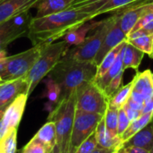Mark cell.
<instances>
[{
  "label": "cell",
  "instance_id": "32",
  "mask_svg": "<svg viewBox=\"0 0 153 153\" xmlns=\"http://www.w3.org/2000/svg\"><path fill=\"white\" fill-rule=\"evenodd\" d=\"M97 148V142L95 137V132L87 138L74 153H91Z\"/></svg>",
  "mask_w": 153,
  "mask_h": 153
},
{
  "label": "cell",
  "instance_id": "33",
  "mask_svg": "<svg viewBox=\"0 0 153 153\" xmlns=\"http://www.w3.org/2000/svg\"><path fill=\"white\" fill-rule=\"evenodd\" d=\"M130 120L128 119L126 112L123 108L118 109V119H117V134L121 136L123 133L127 129L130 125Z\"/></svg>",
  "mask_w": 153,
  "mask_h": 153
},
{
  "label": "cell",
  "instance_id": "13",
  "mask_svg": "<svg viewBox=\"0 0 153 153\" xmlns=\"http://www.w3.org/2000/svg\"><path fill=\"white\" fill-rule=\"evenodd\" d=\"M28 83L25 76L0 83V108L7 107L17 96L27 93Z\"/></svg>",
  "mask_w": 153,
  "mask_h": 153
},
{
  "label": "cell",
  "instance_id": "44",
  "mask_svg": "<svg viewBox=\"0 0 153 153\" xmlns=\"http://www.w3.org/2000/svg\"><path fill=\"white\" fill-rule=\"evenodd\" d=\"M151 58H153V39H152V52H151V54H150V56H149Z\"/></svg>",
  "mask_w": 153,
  "mask_h": 153
},
{
  "label": "cell",
  "instance_id": "19",
  "mask_svg": "<svg viewBox=\"0 0 153 153\" xmlns=\"http://www.w3.org/2000/svg\"><path fill=\"white\" fill-rule=\"evenodd\" d=\"M75 0H39L34 5L37 9L36 17L58 13L68 9Z\"/></svg>",
  "mask_w": 153,
  "mask_h": 153
},
{
  "label": "cell",
  "instance_id": "18",
  "mask_svg": "<svg viewBox=\"0 0 153 153\" xmlns=\"http://www.w3.org/2000/svg\"><path fill=\"white\" fill-rule=\"evenodd\" d=\"M95 137H96L98 148L115 151V150H119L121 147L122 143L120 137L117 135H113L108 131L103 117L97 126V129L95 131Z\"/></svg>",
  "mask_w": 153,
  "mask_h": 153
},
{
  "label": "cell",
  "instance_id": "17",
  "mask_svg": "<svg viewBox=\"0 0 153 153\" xmlns=\"http://www.w3.org/2000/svg\"><path fill=\"white\" fill-rule=\"evenodd\" d=\"M101 23V21L100 22H91L88 21L74 29L69 30L62 39L68 45L69 48L77 46L81 44L88 36V33L91 30H95L100 24Z\"/></svg>",
  "mask_w": 153,
  "mask_h": 153
},
{
  "label": "cell",
  "instance_id": "30",
  "mask_svg": "<svg viewBox=\"0 0 153 153\" xmlns=\"http://www.w3.org/2000/svg\"><path fill=\"white\" fill-rule=\"evenodd\" d=\"M125 70L121 71L116 77H114L111 82L108 84V86L104 89V94L109 99L114 93H116L122 86H123V76H124Z\"/></svg>",
  "mask_w": 153,
  "mask_h": 153
},
{
  "label": "cell",
  "instance_id": "22",
  "mask_svg": "<svg viewBox=\"0 0 153 153\" xmlns=\"http://www.w3.org/2000/svg\"><path fill=\"white\" fill-rule=\"evenodd\" d=\"M153 120V113H143L141 117H139L137 119L132 121L127 127V129L123 133V134L120 136L121 143H125L129 138H131L133 135L137 134L139 131H141L144 126H146L150 122ZM121 143V145H122ZM121 148V147H120Z\"/></svg>",
  "mask_w": 153,
  "mask_h": 153
},
{
  "label": "cell",
  "instance_id": "27",
  "mask_svg": "<svg viewBox=\"0 0 153 153\" xmlns=\"http://www.w3.org/2000/svg\"><path fill=\"white\" fill-rule=\"evenodd\" d=\"M17 130L12 129L0 139V151L4 153L17 152Z\"/></svg>",
  "mask_w": 153,
  "mask_h": 153
},
{
  "label": "cell",
  "instance_id": "10",
  "mask_svg": "<svg viewBox=\"0 0 153 153\" xmlns=\"http://www.w3.org/2000/svg\"><path fill=\"white\" fill-rule=\"evenodd\" d=\"M28 98L29 96L26 92L22 93L7 106L0 121V139L10 130L18 129Z\"/></svg>",
  "mask_w": 153,
  "mask_h": 153
},
{
  "label": "cell",
  "instance_id": "14",
  "mask_svg": "<svg viewBox=\"0 0 153 153\" xmlns=\"http://www.w3.org/2000/svg\"><path fill=\"white\" fill-rule=\"evenodd\" d=\"M151 12H153V2L127 9L121 13H117L119 16V25L121 30L127 36L138 20Z\"/></svg>",
  "mask_w": 153,
  "mask_h": 153
},
{
  "label": "cell",
  "instance_id": "36",
  "mask_svg": "<svg viewBox=\"0 0 153 153\" xmlns=\"http://www.w3.org/2000/svg\"><path fill=\"white\" fill-rule=\"evenodd\" d=\"M121 153H149L148 151L137 147H125L119 149Z\"/></svg>",
  "mask_w": 153,
  "mask_h": 153
},
{
  "label": "cell",
  "instance_id": "5",
  "mask_svg": "<svg viewBox=\"0 0 153 153\" xmlns=\"http://www.w3.org/2000/svg\"><path fill=\"white\" fill-rule=\"evenodd\" d=\"M43 44L34 45L25 51L6 56L0 64V77L3 82L26 76L39 56Z\"/></svg>",
  "mask_w": 153,
  "mask_h": 153
},
{
  "label": "cell",
  "instance_id": "34",
  "mask_svg": "<svg viewBox=\"0 0 153 153\" xmlns=\"http://www.w3.org/2000/svg\"><path fill=\"white\" fill-rule=\"evenodd\" d=\"M153 20V12H151V13H148L146 14H144L143 17H141L138 22L135 23V25L134 26V28L131 30L130 32H133V31H135L137 30H140V29H143L147 23H149L150 22H152ZM129 32V33H130ZM128 33V34H129Z\"/></svg>",
  "mask_w": 153,
  "mask_h": 153
},
{
  "label": "cell",
  "instance_id": "3",
  "mask_svg": "<svg viewBox=\"0 0 153 153\" xmlns=\"http://www.w3.org/2000/svg\"><path fill=\"white\" fill-rule=\"evenodd\" d=\"M69 48L64 40L43 45L39 56L25 76L28 83L27 94L29 97L38 84L48 76L58 61L66 54Z\"/></svg>",
  "mask_w": 153,
  "mask_h": 153
},
{
  "label": "cell",
  "instance_id": "7",
  "mask_svg": "<svg viewBox=\"0 0 153 153\" xmlns=\"http://www.w3.org/2000/svg\"><path fill=\"white\" fill-rule=\"evenodd\" d=\"M108 107V99L93 81L76 90V109L104 116Z\"/></svg>",
  "mask_w": 153,
  "mask_h": 153
},
{
  "label": "cell",
  "instance_id": "28",
  "mask_svg": "<svg viewBox=\"0 0 153 153\" xmlns=\"http://www.w3.org/2000/svg\"><path fill=\"white\" fill-rule=\"evenodd\" d=\"M105 126L108 131L113 135L117 134V119H118V109L108 105L104 116H103ZM120 137V136H119Z\"/></svg>",
  "mask_w": 153,
  "mask_h": 153
},
{
  "label": "cell",
  "instance_id": "24",
  "mask_svg": "<svg viewBox=\"0 0 153 153\" xmlns=\"http://www.w3.org/2000/svg\"><path fill=\"white\" fill-rule=\"evenodd\" d=\"M124 70L123 67V60H122V55H121V51L118 54L115 63L112 65V66L109 68V70L100 79L93 81L95 82V84L101 89L102 91H104V89L108 86V84L111 82V80L116 77L121 71Z\"/></svg>",
  "mask_w": 153,
  "mask_h": 153
},
{
  "label": "cell",
  "instance_id": "31",
  "mask_svg": "<svg viewBox=\"0 0 153 153\" xmlns=\"http://www.w3.org/2000/svg\"><path fill=\"white\" fill-rule=\"evenodd\" d=\"M20 153H52L50 152L45 145L36 140L34 137L24 146Z\"/></svg>",
  "mask_w": 153,
  "mask_h": 153
},
{
  "label": "cell",
  "instance_id": "26",
  "mask_svg": "<svg viewBox=\"0 0 153 153\" xmlns=\"http://www.w3.org/2000/svg\"><path fill=\"white\" fill-rule=\"evenodd\" d=\"M43 82L46 86L43 97L48 99V102L55 107L61 99V88L49 76H47V78H45Z\"/></svg>",
  "mask_w": 153,
  "mask_h": 153
},
{
  "label": "cell",
  "instance_id": "42",
  "mask_svg": "<svg viewBox=\"0 0 153 153\" xmlns=\"http://www.w3.org/2000/svg\"><path fill=\"white\" fill-rule=\"evenodd\" d=\"M6 56H7V55H6L5 49H0V64L5 59Z\"/></svg>",
  "mask_w": 153,
  "mask_h": 153
},
{
  "label": "cell",
  "instance_id": "1",
  "mask_svg": "<svg viewBox=\"0 0 153 153\" xmlns=\"http://www.w3.org/2000/svg\"><path fill=\"white\" fill-rule=\"evenodd\" d=\"M88 21L91 20L86 13L74 8H68L41 17L32 16L26 35L31 41L32 46L53 43L62 39L72 29Z\"/></svg>",
  "mask_w": 153,
  "mask_h": 153
},
{
  "label": "cell",
  "instance_id": "38",
  "mask_svg": "<svg viewBox=\"0 0 153 153\" xmlns=\"http://www.w3.org/2000/svg\"><path fill=\"white\" fill-rule=\"evenodd\" d=\"M127 106H129L130 108H134V109H135V110H138V111H142L143 112V105H141V104H139V103H137V102H135V101H134V100H132L130 98L128 99V100L126 101V103Z\"/></svg>",
  "mask_w": 153,
  "mask_h": 153
},
{
  "label": "cell",
  "instance_id": "20",
  "mask_svg": "<svg viewBox=\"0 0 153 153\" xmlns=\"http://www.w3.org/2000/svg\"><path fill=\"white\" fill-rule=\"evenodd\" d=\"M122 60H123V67L124 70L132 68L134 70H138L142 60L143 58L144 53L133 46L131 43L127 42L121 50Z\"/></svg>",
  "mask_w": 153,
  "mask_h": 153
},
{
  "label": "cell",
  "instance_id": "11",
  "mask_svg": "<svg viewBox=\"0 0 153 153\" xmlns=\"http://www.w3.org/2000/svg\"><path fill=\"white\" fill-rule=\"evenodd\" d=\"M126 34L121 30L119 25V16L118 13H114L113 14V22L111 24V27L109 28L94 60L93 64L98 66L102 59L105 57V56L111 51L114 48H116L118 44H120L123 41H126Z\"/></svg>",
  "mask_w": 153,
  "mask_h": 153
},
{
  "label": "cell",
  "instance_id": "46",
  "mask_svg": "<svg viewBox=\"0 0 153 153\" xmlns=\"http://www.w3.org/2000/svg\"><path fill=\"white\" fill-rule=\"evenodd\" d=\"M149 153H153V147L152 148V149H151V151L149 152Z\"/></svg>",
  "mask_w": 153,
  "mask_h": 153
},
{
  "label": "cell",
  "instance_id": "25",
  "mask_svg": "<svg viewBox=\"0 0 153 153\" xmlns=\"http://www.w3.org/2000/svg\"><path fill=\"white\" fill-rule=\"evenodd\" d=\"M133 84L134 82L132 80L126 85H123L116 93H114L108 99V105L117 109L122 108L131 95V92L133 90Z\"/></svg>",
  "mask_w": 153,
  "mask_h": 153
},
{
  "label": "cell",
  "instance_id": "6",
  "mask_svg": "<svg viewBox=\"0 0 153 153\" xmlns=\"http://www.w3.org/2000/svg\"><path fill=\"white\" fill-rule=\"evenodd\" d=\"M113 22V15L101 21V23L93 30L92 34L87 36L86 39L79 45L72 47L65 55L79 61L92 62Z\"/></svg>",
  "mask_w": 153,
  "mask_h": 153
},
{
  "label": "cell",
  "instance_id": "9",
  "mask_svg": "<svg viewBox=\"0 0 153 153\" xmlns=\"http://www.w3.org/2000/svg\"><path fill=\"white\" fill-rule=\"evenodd\" d=\"M31 17L30 11H27L7 22L0 23V49H5L10 43L27 34L28 25Z\"/></svg>",
  "mask_w": 153,
  "mask_h": 153
},
{
  "label": "cell",
  "instance_id": "43",
  "mask_svg": "<svg viewBox=\"0 0 153 153\" xmlns=\"http://www.w3.org/2000/svg\"><path fill=\"white\" fill-rule=\"evenodd\" d=\"M6 108H7V107H4V108H0V121H1V119H2V117H3V116H4V113Z\"/></svg>",
  "mask_w": 153,
  "mask_h": 153
},
{
  "label": "cell",
  "instance_id": "4",
  "mask_svg": "<svg viewBox=\"0 0 153 153\" xmlns=\"http://www.w3.org/2000/svg\"><path fill=\"white\" fill-rule=\"evenodd\" d=\"M76 111V91L66 98H62L51 109L48 121H52L56 127L57 146L71 145V134Z\"/></svg>",
  "mask_w": 153,
  "mask_h": 153
},
{
  "label": "cell",
  "instance_id": "16",
  "mask_svg": "<svg viewBox=\"0 0 153 153\" xmlns=\"http://www.w3.org/2000/svg\"><path fill=\"white\" fill-rule=\"evenodd\" d=\"M133 91L141 95L145 102L153 96V73L147 69L137 73L133 79Z\"/></svg>",
  "mask_w": 153,
  "mask_h": 153
},
{
  "label": "cell",
  "instance_id": "2",
  "mask_svg": "<svg viewBox=\"0 0 153 153\" xmlns=\"http://www.w3.org/2000/svg\"><path fill=\"white\" fill-rule=\"evenodd\" d=\"M97 66L92 62L79 61L64 56L48 76L61 88V99L74 93L82 84L94 80Z\"/></svg>",
  "mask_w": 153,
  "mask_h": 153
},
{
  "label": "cell",
  "instance_id": "37",
  "mask_svg": "<svg viewBox=\"0 0 153 153\" xmlns=\"http://www.w3.org/2000/svg\"><path fill=\"white\" fill-rule=\"evenodd\" d=\"M74 151L75 149H74L72 145H69L66 147H61V146L56 145L52 153H74Z\"/></svg>",
  "mask_w": 153,
  "mask_h": 153
},
{
  "label": "cell",
  "instance_id": "39",
  "mask_svg": "<svg viewBox=\"0 0 153 153\" xmlns=\"http://www.w3.org/2000/svg\"><path fill=\"white\" fill-rule=\"evenodd\" d=\"M143 113H153V96L145 102Z\"/></svg>",
  "mask_w": 153,
  "mask_h": 153
},
{
  "label": "cell",
  "instance_id": "45",
  "mask_svg": "<svg viewBox=\"0 0 153 153\" xmlns=\"http://www.w3.org/2000/svg\"><path fill=\"white\" fill-rule=\"evenodd\" d=\"M110 153H121V152H120V151H119V150H115V151L111 152Z\"/></svg>",
  "mask_w": 153,
  "mask_h": 153
},
{
  "label": "cell",
  "instance_id": "40",
  "mask_svg": "<svg viewBox=\"0 0 153 153\" xmlns=\"http://www.w3.org/2000/svg\"><path fill=\"white\" fill-rule=\"evenodd\" d=\"M143 29L146 32H148L149 34H153V20L152 22H150L149 23H147Z\"/></svg>",
  "mask_w": 153,
  "mask_h": 153
},
{
  "label": "cell",
  "instance_id": "35",
  "mask_svg": "<svg viewBox=\"0 0 153 153\" xmlns=\"http://www.w3.org/2000/svg\"><path fill=\"white\" fill-rule=\"evenodd\" d=\"M122 108H123V109H124V111L126 112V116H127L128 119L130 120V122H132V121H134V120L137 119V118H138L139 117H141V115L143 114V112H142V111L135 110V109H134V108H130L129 106H127L126 104H125V105H124V107H123Z\"/></svg>",
  "mask_w": 153,
  "mask_h": 153
},
{
  "label": "cell",
  "instance_id": "29",
  "mask_svg": "<svg viewBox=\"0 0 153 153\" xmlns=\"http://www.w3.org/2000/svg\"><path fill=\"white\" fill-rule=\"evenodd\" d=\"M152 39L153 34L145 33V34L141 35L140 37L131 39L126 41L131 43L133 46H134L141 51H143L144 54H147L150 56L152 52Z\"/></svg>",
  "mask_w": 153,
  "mask_h": 153
},
{
  "label": "cell",
  "instance_id": "41",
  "mask_svg": "<svg viewBox=\"0 0 153 153\" xmlns=\"http://www.w3.org/2000/svg\"><path fill=\"white\" fill-rule=\"evenodd\" d=\"M113 152L112 150H107V149H101V148H96L91 153H110Z\"/></svg>",
  "mask_w": 153,
  "mask_h": 153
},
{
  "label": "cell",
  "instance_id": "12",
  "mask_svg": "<svg viewBox=\"0 0 153 153\" xmlns=\"http://www.w3.org/2000/svg\"><path fill=\"white\" fill-rule=\"evenodd\" d=\"M39 0H0V23L22 14L31 8Z\"/></svg>",
  "mask_w": 153,
  "mask_h": 153
},
{
  "label": "cell",
  "instance_id": "8",
  "mask_svg": "<svg viewBox=\"0 0 153 153\" xmlns=\"http://www.w3.org/2000/svg\"><path fill=\"white\" fill-rule=\"evenodd\" d=\"M103 116L76 109L71 134V145L77 149L97 129Z\"/></svg>",
  "mask_w": 153,
  "mask_h": 153
},
{
  "label": "cell",
  "instance_id": "21",
  "mask_svg": "<svg viewBox=\"0 0 153 153\" xmlns=\"http://www.w3.org/2000/svg\"><path fill=\"white\" fill-rule=\"evenodd\" d=\"M34 138L52 152L56 144V133L54 123L52 121H48L34 135Z\"/></svg>",
  "mask_w": 153,
  "mask_h": 153
},
{
  "label": "cell",
  "instance_id": "48",
  "mask_svg": "<svg viewBox=\"0 0 153 153\" xmlns=\"http://www.w3.org/2000/svg\"><path fill=\"white\" fill-rule=\"evenodd\" d=\"M0 153H4V152H2V151H0Z\"/></svg>",
  "mask_w": 153,
  "mask_h": 153
},
{
  "label": "cell",
  "instance_id": "47",
  "mask_svg": "<svg viewBox=\"0 0 153 153\" xmlns=\"http://www.w3.org/2000/svg\"><path fill=\"white\" fill-rule=\"evenodd\" d=\"M3 82V80H2V78L0 77V83H2Z\"/></svg>",
  "mask_w": 153,
  "mask_h": 153
},
{
  "label": "cell",
  "instance_id": "23",
  "mask_svg": "<svg viewBox=\"0 0 153 153\" xmlns=\"http://www.w3.org/2000/svg\"><path fill=\"white\" fill-rule=\"evenodd\" d=\"M126 41L121 42L120 44H118L116 48H114L111 51H109L105 56V57L102 59V61L100 62V64L97 66V72H96V75H95V78H94L93 81L101 78L109 70V68L115 63V61H116L118 54L123 49V48L126 45Z\"/></svg>",
  "mask_w": 153,
  "mask_h": 153
},
{
  "label": "cell",
  "instance_id": "15",
  "mask_svg": "<svg viewBox=\"0 0 153 153\" xmlns=\"http://www.w3.org/2000/svg\"><path fill=\"white\" fill-rule=\"evenodd\" d=\"M125 147H137L150 152L153 147V120L137 134L123 143L121 148Z\"/></svg>",
  "mask_w": 153,
  "mask_h": 153
}]
</instances>
